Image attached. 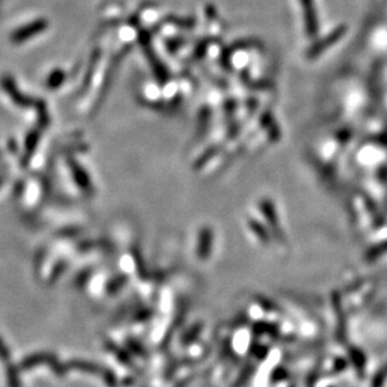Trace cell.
Instances as JSON below:
<instances>
[{
    "label": "cell",
    "instance_id": "obj_1",
    "mask_svg": "<svg viewBox=\"0 0 387 387\" xmlns=\"http://www.w3.org/2000/svg\"><path fill=\"white\" fill-rule=\"evenodd\" d=\"M41 363H49L52 366L53 371L57 372L58 375H63L66 369L61 366L60 363L57 361V357H55L53 353L49 352H36L33 353V355L28 356L25 357L23 361L20 362V369L22 370H28V369H33V367L38 366V364Z\"/></svg>",
    "mask_w": 387,
    "mask_h": 387
},
{
    "label": "cell",
    "instance_id": "obj_2",
    "mask_svg": "<svg viewBox=\"0 0 387 387\" xmlns=\"http://www.w3.org/2000/svg\"><path fill=\"white\" fill-rule=\"evenodd\" d=\"M68 369L78 370V371H83V372H89V374H102L103 375V372H104V369L98 366L97 363L88 362V361H83V360L71 361V362H68Z\"/></svg>",
    "mask_w": 387,
    "mask_h": 387
},
{
    "label": "cell",
    "instance_id": "obj_3",
    "mask_svg": "<svg viewBox=\"0 0 387 387\" xmlns=\"http://www.w3.org/2000/svg\"><path fill=\"white\" fill-rule=\"evenodd\" d=\"M211 232H209L208 229H203L200 234V241H198V256L203 258V260L207 257L209 249H211Z\"/></svg>",
    "mask_w": 387,
    "mask_h": 387
},
{
    "label": "cell",
    "instance_id": "obj_4",
    "mask_svg": "<svg viewBox=\"0 0 387 387\" xmlns=\"http://www.w3.org/2000/svg\"><path fill=\"white\" fill-rule=\"evenodd\" d=\"M106 349L111 350V351L117 356V358L120 361V362H123L124 364H128V366H132V364H133V363H132V360H131V357H129L128 353L125 352L124 350L117 347L116 345L113 343V342H111V341L106 342Z\"/></svg>",
    "mask_w": 387,
    "mask_h": 387
},
{
    "label": "cell",
    "instance_id": "obj_5",
    "mask_svg": "<svg viewBox=\"0 0 387 387\" xmlns=\"http://www.w3.org/2000/svg\"><path fill=\"white\" fill-rule=\"evenodd\" d=\"M127 281L128 278L125 276H118L116 278L111 280V281L106 283V292L111 294L118 292L127 283Z\"/></svg>",
    "mask_w": 387,
    "mask_h": 387
},
{
    "label": "cell",
    "instance_id": "obj_6",
    "mask_svg": "<svg viewBox=\"0 0 387 387\" xmlns=\"http://www.w3.org/2000/svg\"><path fill=\"white\" fill-rule=\"evenodd\" d=\"M8 382H9L10 387H22L20 380H19L18 370L14 366H10L9 369H8Z\"/></svg>",
    "mask_w": 387,
    "mask_h": 387
},
{
    "label": "cell",
    "instance_id": "obj_7",
    "mask_svg": "<svg viewBox=\"0 0 387 387\" xmlns=\"http://www.w3.org/2000/svg\"><path fill=\"white\" fill-rule=\"evenodd\" d=\"M103 380H104V382L108 385L109 387H117V377L116 375H114L113 371H111V370H104V372H103Z\"/></svg>",
    "mask_w": 387,
    "mask_h": 387
},
{
    "label": "cell",
    "instance_id": "obj_8",
    "mask_svg": "<svg viewBox=\"0 0 387 387\" xmlns=\"http://www.w3.org/2000/svg\"><path fill=\"white\" fill-rule=\"evenodd\" d=\"M128 346L131 347L132 351L138 353V355L143 356V357H145V356H147V352H145L144 347H143L138 341H136V340H133V338H131V340H128Z\"/></svg>",
    "mask_w": 387,
    "mask_h": 387
},
{
    "label": "cell",
    "instance_id": "obj_9",
    "mask_svg": "<svg viewBox=\"0 0 387 387\" xmlns=\"http://www.w3.org/2000/svg\"><path fill=\"white\" fill-rule=\"evenodd\" d=\"M64 270H66V262H60V263H59V265L57 266V267L54 268V271H53L52 277H50V278H52V281H54V280H57L58 277L60 276L61 273H63Z\"/></svg>",
    "mask_w": 387,
    "mask_h": 387
}]
</instances>
